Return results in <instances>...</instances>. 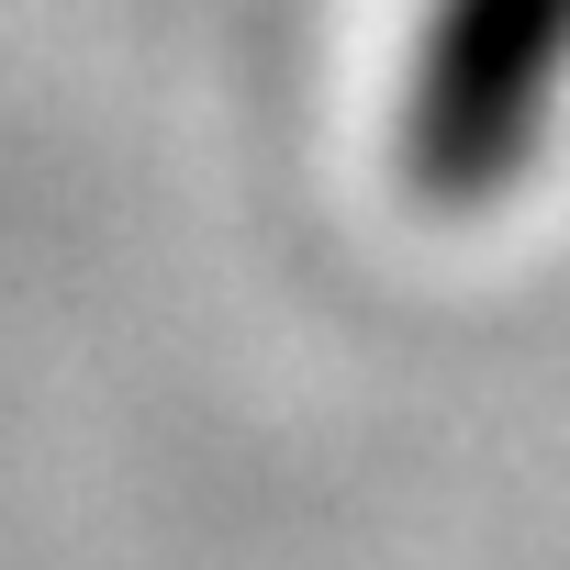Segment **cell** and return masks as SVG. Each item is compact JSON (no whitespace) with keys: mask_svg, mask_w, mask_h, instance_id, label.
<instances>
[{"mask_svg":"<svg viewBox=\"0 0 570 570\" xmlns=\"http://www.w3.org/2000/svg\"><path fill=\"white\" fill-rule=\"evenodd\" d=\"M559 46H570V0H448L436 68H425V146L448 168L503 157V135Z\"/></svg>","mask_w":570,"mask_h":570,"instance_id":"1","label":"cell"}]
</instances>
